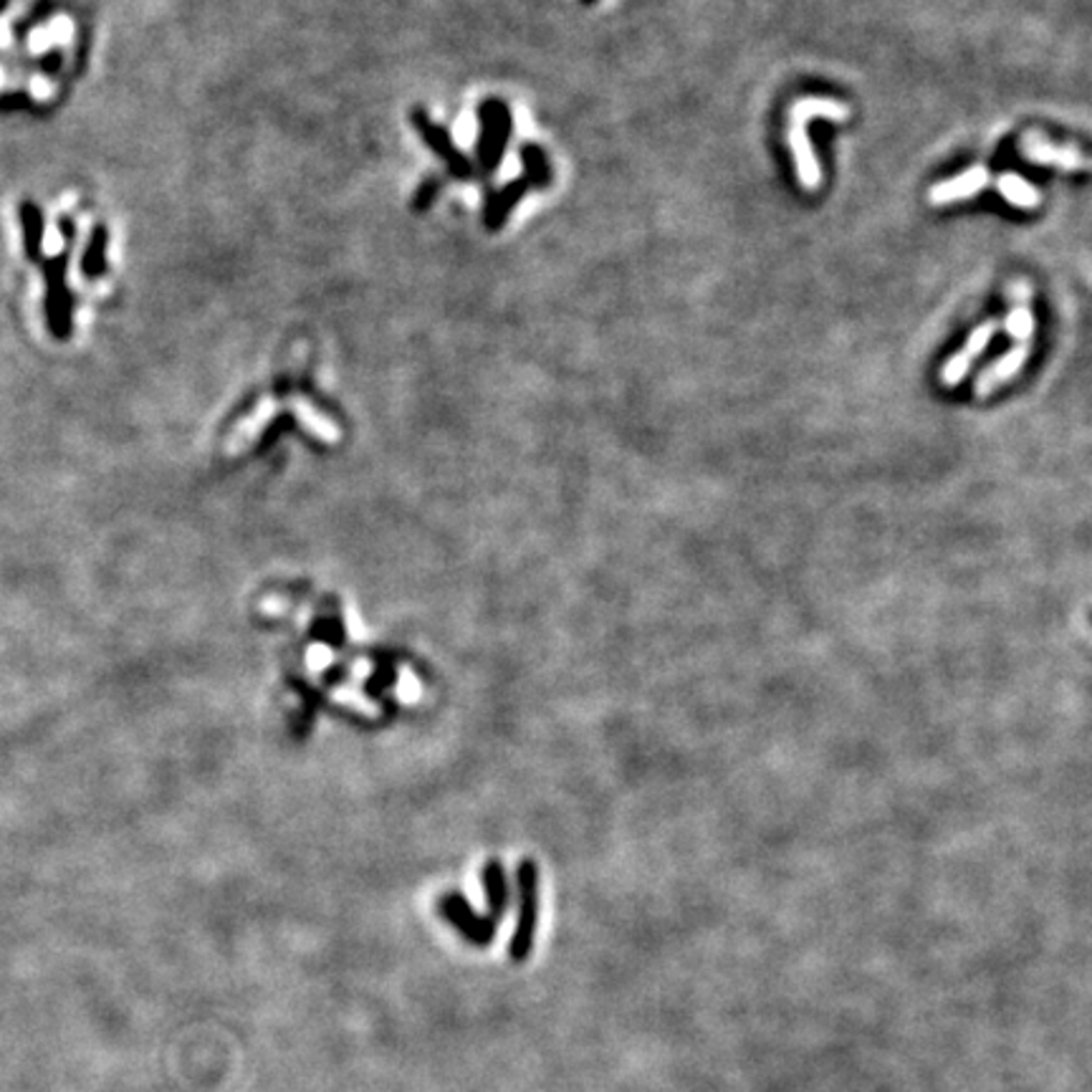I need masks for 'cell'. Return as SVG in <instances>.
Wrapping results in <instances>:
<instances>
[{
  "instance_id": "1",
  "label": "cell",
  "mask_w": 1092,
  "mask_h": 1092,
  "mask_svg": "<svg viewBox=\"0 0 1092 1092\" xmlns=\"http://www.w3.org/2000/svg\"><path fill=\"white\" fill-rule=\"evenodd\" d=\"M812 117H827L832 122H845L850 117V109L845 104L832 102V99H799L791 109V129H789V148L795 152L797 159V172L799 183H802L804 190H817L819 180H822V172H819L815 150H812L810 137H806V122Z\"/></svg>"
},
{
  "instance_id": "2",
  "label": "cell",
  "mask_w": 1092,
  "mask_h": 1092,
  "mask_svg": "<svg viewBox=\"0 0 1092 1092\" xmlns=\"http://www.w3.org/2000/svg\"><path fill=\"white\" fill-rule=\"evenodd\" d=\"M537 921H539V882H537V865L534 862H521L519 867V921L513 930L509 954L513 962H526L532 956L534 938H537Z\"/></svg>"
},
{
  "instance_id": "3",
  "label": "cell",
  "mask_w": 1092,
  "mask_h": 1092,
  "mask_svg": "<svg viewBox=\"0 0 1092 1092\" xmlns=\"http://www.w3.org/2000/svg\"><path fill=\"white\" fill-rule=\"evenodd\" d=\"M511 122L509 109L498 99H489L481 104V137H478V157L486 170H493L498 165L501 152H504L506 137H509Z\"/></svg>"
},
{
  "instance_id": "4",
  "label": "cell",
  "mask_w": 1092,
  "mask_h": 1092,
  "mask_svg": "<svg viewBox=\"0 0 1092 1092\" xmlns=\"http://www.w3.org/2000/svg\"><path fill=\"white\" fill-rule=\"evenodd\" d=\"M413 127L417 129V135L422 137V142H426L428 148L443 159L445 167L450 170V175H456V178L471 175V163L465 159L463 152L456 148L453 137H450L448 132L441 127V124H435L433 120H430L428 111H422V109L413 111Z\"/></svg>"
},
{
  "instance_id": "5",
  "label": "cell",
  "mask_w": 1092,
  "mask_h": 1092,
  "mask_svg": "<svg viewBox=\"0 0 1092 1092\" xmlns=\"http://www.w3.org/2000/svg\"><path fill=\"white\" fill-rule=\"evenodd\" d=\"M441 910L443 916L461 930L465 941L476 945H489L493 941V936H496V921L489 916H478L461 895H445L441 901Z\"/></svg>"
},
{
  "instance_id": "6",
  "label": "cell",
  "mask_w": 1092,
  "mask_h": 1092,
  "mask_svg": "<svg viewBox=\"0 0 1092 1092\" xmlns=\"http://www.w3.org/2000/svg\"><path fill=\"white\" fill-rule=\"evenodd\" d=\"M1019 152L1037 165H1057L1062 170H1088V157L1077 148H1060L1052 144L1040 132H1027L1019 142Z\"/></svg>"
},
{
  "instance_id": "7",
  "label": "cell",
  "mask_w": 1092,
  "mask_h": 1092,
  "mask_svg": "<svg viewBox=\"0 0 1092 1092\" xmlns=\"http://www.w3.org/2000/svg\"><path fill=\"white\" fill-rule=\"evenodd\" d=\"M997 329H999L997 319H989V322L979 324L976 329L969 334V339H966L964 350L958 352V354H954V357H951L943 365L941 382H943L945 387H956L958 382H962L966 374H969L973 359H976L979 354H982L986 347H989V342L994 339V334H997Z\"/></svg>"
},
{
  "instance_id": "8",
  "label": "cell",
  "mask_w": 1092,
  "mask_h": 1092,
  "mask_svg": "<svg viewBox=\"0 0 1092 1092\" xmlns=\"http://www.w3.org/2000/svg\"><path fill=\"white\" fill-rule=\"evenodd\" d=\"M989 183H991L989 170L982 165H973V167H969V170H964L962 175L943 180V183L930 187L928 200H930V205H949V203H956V200L973 198V195L982 193Z\"/></svg>"
},
{
  "instance_id": "9",
  "label": "cell",
  "mask_w": 1092,
  "mask_h": 1092,
  "mask_svg": "<svg viewBox=\"0 0 1092 1092\" xmlns=\"http://www.w3.org/2000/svg\"><path fill=\"white\" fill-rule=\"evenodd\" d=\"M1029 350H1032V344H1014L1004 357H999L991 367H986L976 380L979 398H986V395H991L999 385H1004L1006 380L1017 378L1029 357Z\"/></svg>"
},
{
  "instance_id": "10",
  "label": "cell",
  "mask_w": 1092,
  "mask_h": 1092,
  "mask_svg": "<svg viewBox=\"0 0 1092 1092\" xmlns=\"http://www.w3.org/2000/svg\"><path fill=\"white\" fill-rule=\"evenodd\" d=\"M997 185H999L1001 195H1004L1012 205H1017V207H1037L1040 205V200H1042L1040 193L1034 190V187L1029 185L1021 175L1004 172V175L999 178Z\"/></svg>"
},
{
  "instance_id": "11",
  "label": "cell",
  "mask_w": 1092,
  "mask_h": 1092,
  "mask_svg": "<svg viewBox=\"0 0 1092 1092\" xmlns=\"http://www.w3.org/2000/svg\"><path fill=\"white\" fill-rule=\"evenodd\" d=\"M483 880H486V898H489L493 916H501L506 910V906H509V886H506L504 873H501V867L496 865V862L489 865Z\"/></svg>"
},
{
  "instance_id": "12",
  "label": "cell",
  "mask_w": 1092,
  "mask_h": 1092,
  "mask_svg": "<svg viewBox=\"0 0 1092 1092\" xmlns=\"http://www.w3.org/2000/svg\"><path fill=\"white\" fill-rule=\"evenodd\" d=\"M104 263H107V231L104 228H96L92 243H89L87 256H83V274L87 276H102Z\"/></svg>"
},
{
  "instance_id": "13",
  "label": "cell",
  "mask_w": 1092,
  "mask_h": 1092,
  "mask_svg": "<svg viewBox=\"0 0 1092 1092\" xmlns=\"http://www.w3.org/2000/svg\"><path fill=\"white\" fill-rule=\"evenodd\" d=\"M519 190H521L519 185H511V187H506V190H501L496 198H491V203H489V207H486V215H483L486 226L489 228L501 226V220L506 218V213H509V207L513 203V198L519 195Z\"/></svg>"
},
{
  "instance_id": "14",
  "label": "cell",
  "mask_w": 1092,
  "mask_h": 1092,
  "mask_svg": "<svg viewBox=\"0 0 1092 1092\" xmlns=\"http://www.w3.org/2000/svg\"><path fill=\"white\" fill-rule=\"evenodd\" d=\"M24 218H26L28 250H31V253H36L39 246H41V233H44V226H41V213L33 205H26L24 207Z\"/></svg>"
},
{
  "instance_id": "15",
  "label": "cell",
  "mask_w": 1092,
  "mask_h": 1092,
  "mask_svg": "<svg viewBox=\"0 0 1092 1092\" xmlns=\"http://www.w3.org/2000/svg\"><path fill=\"white\" fill-rule=\"evenodd\" d=\"M437 190H441V183H437V178H428L426 183L417 187V193H415V198H413L415 211H428V207L433 205Z\"/></svg>"
}]
</instances>
